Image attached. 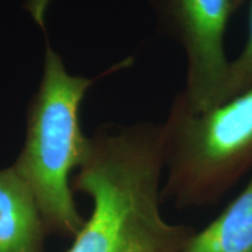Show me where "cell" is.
Returning <instances> with one entry per match:
<instances>
[{
    "mask_svg": "<svg viewBox=\"0 0 252 252\" xmlns=\"http://www.w3.org/2000/svg\"><path fill=\"white\" fill-rule=\"evenodd\" d=\"M152 5L160 28L185 58V86L178 96L195 112L219 105L230 65L226 30L235 13L232 0H152Z\"/></svg>",
    "mask_w": 252,
    "mask_h": 252,
    "instance_id": "obj_4",
    "label": "cell"
},
{
    "mask_svg": "<svg viewBox=\"0 0 252 252\" xmlns=\"http://www.w3.org/2000/svg\"><path fill=\"white\" fill-rule=\"evenodd\" d=\"M250 87H252V0H250L249 7L247 40L238 55L234 60H230L228 76L220 103L241 94Z\"/></svg>",
    "mask_w": 252,
    "mask_h": 252,
    "instance_id": "obj_7",
    "label": "cell"
},
{
    "mask_svg": "<svg viewBox=\"0 0 252 252\" xmlns=\"http://www.w3.org/2000/svg\"><path fill=\"white\" fill-rule=\"evenodd\" d=\"M72 190L91 213L67 252H179L193 229L163 215L160 124L102 127L90 138Z\"/></svg>",
    "mask_w": 252,
    "mask_h": 252,
    "instance_id": "obj_1",
    "label": "cell"
},
{
    "mask_svg": "<svg viewBox=\"0 0 252 252\" xmlns=\"http://www.w3.org/2000/svg\"><path fill=\"white\" fill-rule=\"evenodd\" d=\"M160 128L162 197L175 207L216 203L252 174V87L202 112L176 94Z\"/></svg>",
    "mask_w": 252,
    "mask_h": 252,
    "instance_id": "obj_3",
    "label": "cell"
},
{
    "mask_svg": "<svg viewBox=\"0 0 252 252\" xmlns=\"http://www.w3.org/2000/svg\"><path fill=\"white\" fill-rule=\"evenodd\" d=\"M47 230L35 197L14 166L0 169V252H45Z\"/></svg>",
    "mask_w": 252,
    "mask_h": 252,
    "instance_id": "obj_5",
    "label": "cell"
},
{
    "mask_svg": "<svg viewBox=\"0 0 252 252\" xmlns=\"http://www.w3.org/2000/svg\"><path fill=\"white\" fill-rule=\"evenodd\" d=\"M46 41L43 76L28 108L26 139L13 166L35 197L47 232L74 238L86 219L75 202L70 175L90 151L80 108L94 80L69 74Z\"/></svg>",
    "mask_w": 252,
    "mask_h": 252,
    "instance_id": "obj_2",
    "label": "cell"
},
{
    "mask_svg": "<svg viewBox=\"0 0 252 252\" xmlns=\"http://www.w3.org/2000/svg\"><path fill=\"white\" fill-rule=\"evenodd\" d=\"M179 252H252V174L206 228L191 232Z\"/></svg>",
    "mask_w": 252,
    "mask_h": 252,
    "instance_id": "obj_6",
    "label": "cell"
},
{
    "mask_svg": "<svg viewBox=\"0 0 252 252\" xmlns=\"http://www.w3.org/2000/svg\"><path fill=\"white\" fill-rule=\"evenodd\" d=\"M245 1H247V0H232V4H234L235 11H237V9L241 7L242 5H244Z\"/></svg>",
    "mask_w": 252,
    "mask_h": 252,
    "instance_id": "obj_8",
    "label": "cell"
}]
</instances>
